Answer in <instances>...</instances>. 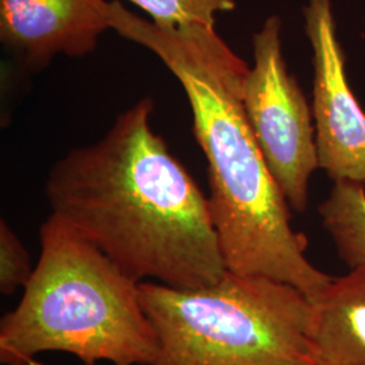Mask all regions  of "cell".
Segmentation results:
<instances>
[{"mask_svg": "<svg viewBox=\"0 0 365 365\" xmlns=\"http://www.w3.org/2000/svg\"><path fill=\"white\" fill-rule=\"evenodd\" d=\"M153 101L57 160L45 182L53 215L135 282L206 287L227 272L209 199L150 126Z\"/></svg>", "mask_w": 365, "mask_h": 365, "instance_id": "6da1fadb", "label": "cell"}, {"mask_svg": "<svg viewBox=\"0 0 365 365\" xmlns=\"http://www.w3.org/2000/svg\"><path fill=\"white\" fill-rule=\"evenodd\" d=\"M110 26L155 53L184 90L207 160L210 215L227 271L287 283L314 302L333 277L306 257L307 238L292 229L287 199L249 126L241 101L248 64L214 27L158 26L119 0L110 1Z\"/></svg>", "mask_w": 365, "mask_h": 365, "instance_id": "7a4b0ae2", "label": "cell"}, {"mask_svg": "<svg viewBox=\"0 0 365 365\" xmlns=\"http://www.w3.org/2000/svg\"><path fill=\"white\" fill-rule=\"evenodd\" d=\"M39 244L22 298L1 318V364H31L43 352L69 353L84 365L155 364L158 341L140 282L53 214Z\"/></svg>", "mask_w": 365, "mask_h": 365, "instance_id": "3957f363", "label": "cell"}, {"mask_svg": "<svg viewBox=\"0 0 365 365\" xmlns=\"http://www.w3.org/2000/svg\"><path fill=\"white\" fill-rule=\"evenodd\" d=\"M153 365H319L313 303L287 283L226 272L206 287L141 282Z\"/></svg>", "mask_w": 365, "mask_h": 365, "instance_id": "277c9868", "label": "cell"}, {"mask_svg": "<svg viewBox=\"0 0 365 365\" xmlns=\"http://www.w3.org/2000/svg\"><path fill=\"white\" fill-rule=\"evenodd\" d=\"M282 19L271 15L253 34V60L241 101L249 126L289 207L304 212L309 185L318 170L313 107L288 71L282 46Z\"/></svg>", "mask_w": 365, "mask_h": 365, "instance_id": "5b68a950", "label": "cell"}, {"mask_svg": "<svg viewBox=\"0 0 365 365\" xmlns=\"http://www.w3.org/2000/svg\"><path fill=\"white\" fill-rule=\"evenodd\" d=\"M303 16L313 49L318 165L333 182L365 184V111L346 78L333 0H307Z\"/></svg>", "mask_w": 365, "mask_h": 365, "instance_id": "8992f818", "label": "cell"}, {"mask_svg": "<svg viewBox=\"0 0 365 365\" xmlns=\"http://www.w3.org/2000/svg\"><path fill=\"white\" fill-rule=\"evenodd\" d=\"M110 29L106 0H0V41L29 72L90 54Z\"/></svg>", "mask_w": 365, "mask_h": 365, "instance_id": "52a82bcc", "label": "cell"}, {"mask_svg": "<svg viewBox=\"0 0 365 365\" xmlns=\"http://www.w3.org/2000/svg\"><path fill=\"white\" fill-rule=\"evenodd\" d=\"M312 303L319 365H365V268L333 277Z\"/></svg>", "mask_w": 365, "mask_h": 365, "instance_id": "ba28073f", "label": "cell"}, {"mask_svg": "<svg viewBox=\"0 0 365 365\" xmlns=\"http://www.w3.org/2000/svg\"><path fill=\"white\" fill-rule=\"evenodd\" d=\"M318 212L339 259L351 269L365 268V184L334 182Z\"/></svg>", "mask_w": 365, "mask_h": 365, "instance_id": "9c48e42d", "label": "cell"}, {"mask_svg": "<svg viewBox=\"0 0 365 365\" xmlns=\"http://www.w3.org/2000/svg\"><path fill=\"white\" fill-rule=\"evenodd\" d=\"M158 26H215L220 13L233 11L237 0H128Z\"/></svg>", "mask_w": 365, "mask_h": 365, "instance_id": "30bf717a", "label": "cell"}, {"mask_svg": "<svg viewBox=\"0 0 365 365\" xmlns=\"http://www.w3.org/2000/svg\"><path fill=\"white\" fill-rule=\"evenodd\" d=\"M34 268L21 238L10 225L0 221V292L11 295L18 288H25Z\"/></svg>", "mask_w": 365, "mask_h": 365, "instance_id": "8fae6325", "label": "cell"}]
</instances>
